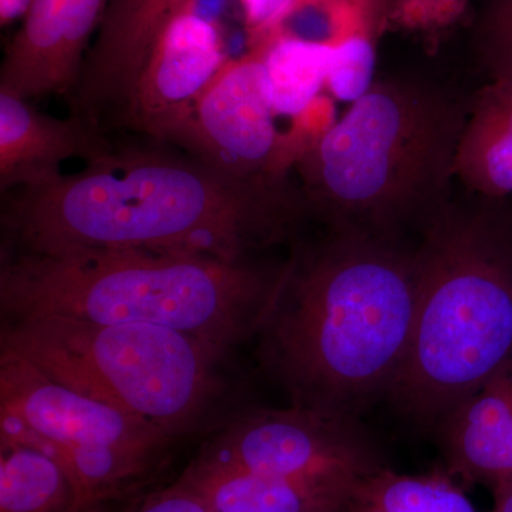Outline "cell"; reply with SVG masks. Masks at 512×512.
Instances as JSON below:
<instances>
[{
	"mask_svg": "<svg viewBox=\"0 0 512 512\" xmlns=\"http://www.w3.org/2000/svg\"><path fill=\"white\" fill-rule=\"evenodd\" d=\"M104 131L70 114L56 119L29 100L0 92V192L43 183L69 158L96 163L114 151Z\"/></svg>",
	"mask_w": 512,
	"mask_h": 512,
	"instance_id": "cell-13",
	"label": "cell"
},
{
	"mask_svg": "<svg viewBox=\"0 0 512 512\" xmlns=\"http://www.w3.org/2000/svg\"><path fill=\"white\" fill-rule=\"evenodd\" d=\"M284 268L187 252L2 255L0 312L161 326L234 350L258 335Z\"/></svg>",
	"mask_w": 512,
	"mask_h": 512,
	"instance_id": "cell-5",
	"label": "cell"
},
{
	"mask_svg": "<svg viewBox=\"0 0 512 512\" xmlns=\"http://www.w3.org/2000/svg\"><path fill=\"white\" fill-rule=\"evenodd\" d=\"M0 349L178 440L212 434L239 410L234 350L178 330L30 316L2 319Z\"/></svg>",
	"mask_w": 512,
	"mask_h": 512,
	"instance_id": "cell-6",
	"label": "cell"
},
{
	"mask_svg": "<svg viewBox=\"0 0 512 512\" xmlns=\"http://www.w3.org/2000/svg\"><path fill=\"white\" fill-rule=\"evenodd\" d=\"M67 471L39 448L0 436V512H77Z\"/></svg>",
	"mask_w": 512,
	"mask_h": 512,
	"instance_id": "cell-17",
	"label": "cell"
},
{
	"mask_svg": "<svg viewBox=\"0 0 512 512\" xmlns=\"http://www.w3.org/2000/svg\"><path fill=\"white\" fill-rule=\"evenodd\" d=\"M387 0H292L262 39H291L336 47L355 37H372L386 18Z\"/></svg>",
	"mask_w": 512,
	"mask_h": 512,
	"instance_id": "cell-19",
	"label": "cell"
},
{
	"mask_svg": "<svg viewBox=\"0 0 512 512\" xmlns=\"http://www.w3.org/2000/svg\"><path fill=\"white\" fill-rule=\"evenodd\" d=\"M473 33L474 55L488 80L512 77V0H484Z\"/></svg>",
	"mask_w": 512,
	"mask_h": 512,
	"instance_id": "cell-20",
	"label": "cell"
},
{
	"mask_svg": "<svg viewBox=\"0 0 512 512\" xmlns=\"http://www.w3.org/2000/svg\"><path fill=\"white\" fill-rule=\"evenodd\" d=\"M417 298L416 247L328 231L285 262L256 335L259 365L289 406L359 420L402 370Z\"/></svg>",
	"mask_w": 512,
	"mask_h": 512,
	"instance_id": "cell-2",
	"label": "cell"
},
{
	"mask_svg": "<svg viewBox=\"0 0 512 512\" xmlns=\"http://www.w3.org/2000/svg\"><path fill=\"white\" fill-rule=\"evenodd\" d=\"M490 490L494 497L493 510L490 512H512V478L500 481Z\"/></svg>",
	"mask_w": 512,
	"mask_h": 512,
	"instance_id": "cell-25",
	"label": "cell"
},
{
	"mask_svg": "<svg viewBox=\"0 0 512 512\" xmlns=\"http://www.w3.org/2000/svg\"><path fill=\"white\" fill-rule=\"evenodd\" d=\"M456 180L488 200L512 194V77L487 80L473 97L456 157Z\"/></svg>",
	"mask_w": 512,
	"mask_h": 512,
	"instance_id": "cell-15",
	"label": "cell"
},
{
	"mask_svg": "<svg viewBox=\"0 0 512 512\" xmlns=\"http://www.w3.org/2000/svg\"><path fill=\"white\" fill-rule=\"evenodd\" d=\"M33 0H0V23L3 28L15 20L25 19Z\"/></svg>",
	"mask_w": 512,
	"mask_h": 512,
	"instance_id": "cell-24",
	"label": "cell"
},
{
	"mask_svg": "<svg viewBox=\"0 0 512 512\" xmlns=\"http://www.w3.org/2000/svg\"><path fill=\"white\" fill-rule=\"evenodd\" d=\"M197 456L261 476L343 491L386 467L359 420L295 406L239 409L210 434Z\"/></svg>",
	"mask_w": 512,
	"mask_h": 512,
	"instance_id": "cell-8",
	"label": "cell"
},
{
	"mask_svg": "<svg viewBox=\"0 0 512 512\" xmlns=\"http://www.w3.org/2000/svg\"><path fill=\"white\" fill-rule=\"evenodd\" d=\"M275 110L266 47L255 43L225 62L168 144L229 177L284 183L302 138L279 134Z\"/></svg>",
	"mask_w": 512,
	"mask_h": 512,
	"instance_id": "cell-9",
	"label": "cell"
},
{
	"mask_svg": "<svg viewBox=\"0 0 512 512\" xmlns=\"http://www.w3.org/2000/svg\"><path fill=\"white\" fill-rule=\"evenodd\" d=\"M471 97L424 76L377 80L295 161L308 217L326 231L404 238L453 198Z\"/></svg>",
	"mask_w": 512,
	"mask_h": 512,
	"instance_id": "cell-3",
	"label": "cell"
},
{
	"mask_svg": "<svg viewBox=\"0 0 512 512\" xmlns=\"http://www.w3.org/2000/svg\"><path fill=\"white\" fill-rule=\"evenodd\" d=\"M348 512H477L447 471L402 474L380 468L352 488Z\"/></svg>",
	"mask_w": 512,
	"mask_h": 512,
	"instance_id": "cell-18",
	"label": "cell"
},
{
	"mask_svg": "<svg viewBox=\"0 0 512 512\" xmlns=\"http://www.w3.org/2000/svg\"><path fill=\"white\" fill-rule=\"evenodd\" d=\"M180 478L197 490L214 512H348L352 493L261 476L198 456Z\"/></svg>",
	"mask_w": 512,
	"mask_h": 512,
	"instance_id": "cell-16",
	"label": "cell"
},
{
	"mask_svg": "<svg viewBox=\"0 0 512 512\" xmlns=\"http://www.w3.org/2000/svg\"><path fill=\"white\" fill-rule=\"evenodd\" d=\"M503 201L453 197L420 231L412 339L387 399L421 426L439 429L512 363V210Z\"/></svg>",
	"mask_w": 512,
	"mask_h": 512,
	"instance_id": "cell-4",
	"label": "cell"
},
{
	"mask_svg": "<svg viewBox=\"0 0 512 512\" xmlns=\"http://www.w3.org/2000/svg\"><path fill=\"white\" fill-rule=\"evenodd\" d=\"M308 218L299 185L245 181L188 154L114 148L77 174L3 192L2 255L187 252L252 258Z\"/></svg>",
	"mask_w": 512,
	"mask_h": 512,
	"instance_id": "cell-1",
	"label": "cell"
},
{
	"mask_svg": "<svg viewBox=\"0 0 512 512\" xmlns=\"http://www.w3.org/2000/svg\"><path fill=\"white\" fill-rule=\"evenodd\" d=\"M468 0H387L386 18L412 29H437L453 22Z\"/></svg>",
	"mask_w": 512,
	"mask_h": 512,
	"instance_id": "cell-21",
	"label": "cell"
},
{
	"mask_svg": "<svg viewBox=\"0 0 512 512\" xmlns=\"http://www.w3.org/2000/svg\"><path fill=\"white\" fill-rule=\"evenodd\" d=\"M109 0H33L6 47L0 92L20 99L72 96Z\"/></svg>",
	"mask_w": 512,
	"mask_h": 512,
	"instance_id": "cell-12",
	"label": "cell"
},
{
	"mask_svg": "<svg viewBox=\"0 0 512 512\" xmlns=\"http://www.w3.org/2000/svg\"><path fill=\"white\" fill-rule=\"evenodd\" d=\"M127 512H214L197 490L181 480L141 498Z\"/></svg>",
	"mask_w": 512,
	"mask_h": 512,
	"instance_id": "cell-22",
	"label": "cell"
},
{
	"mask_svg": "<svg viewBox=\"0 0 512 512\" xmlns=\"http://www.w3.org/2000/svg\"><path fill=\"white\" fill-rule=\"evenodd\" d=\"M239 3L244 9L245 22L252 39L256 42L284 15L292 0H239Z\"/></svg>",
	"mask_w": 512,
	"mask_h": 512,
	"instance_id": "cell-23",
	"label": "cell"
},
{
	"mask_svg": "<svg viewBox=\"0 0 512 512\" xmlns=\"http://www.w3.org/2000/svg\"><path fill=\"white\" fill-rule=\"evenodd\" d=\"M447 473L488 488L512 478V363L461 403L439 429Z\"/></svg>",
	"mask_w": 512,
	"mask_h": 512,
	"instance_id": "cell-14",
	"label": "cell"
},
{
	"mask_svg": "<svg viewBox=\"0 0 512 512\" xmlns=\"http://www.w3.org/2000/svg\"><path fill=\"white\" fill-rule=\"evenodd\" d=\"M0 436L55 458L76 487L77 512H110L141 500L178 439L92 399L0 349Z\"/></svg>",
	"mask_w": 512,
	"mask_h": 512,
	"instance_id": "cell-7",
	"label": "cell"
},
{
	"mask_svg": "<svg viewBox=\"0 0 512 512\" xmlns=\"http://www.w3.org/2000/svg\"><path fill=\"white\" fill-rule=\"evenodd\" d=\"M190 0H109L84 59L70 114L104 131L119 126L154 43Z\"/></svg>",
	"mask_w": 512,
	"mask_h": 512,
	"instance_id": "cell-11",
	"label": "cell"
},
{
	"mask_svg": "<svg viewBox=\"0 0 512 512\" xmlns=\"http://www.w3.org/2000/svg\"><path fill=\"white\" fill-rule=\"evenodd\" d=\"M227 60L220 29L190 0L154 43L119 126L170 143Z\"/></svg>",
	"mask_w": 512,
	"mask_h": 512,
	"instance_id": "cell-10",
	"label": "cell"
}]
</instances>
